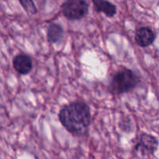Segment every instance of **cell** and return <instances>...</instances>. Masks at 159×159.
<instances>
[{"instance_id":"obj_1","label":"cell","mask_w":159,"mask_h":159,"mask_svg":"<svg viewBox=\"0 0 159 159\" xmlns=\"http://www.w3.org/2000/svg\"><path fill=\"white\" fill-rule=\"evenodd\" d=\"M58 118L62 126L72 135H85L91 124L89 106L85 101H72L61 109Z\"/></svg>"},{"instance_id":"obj_2","label":"cell","mask_w":159,"mask_h":159,"mask_svg":"<svg viewBox=\"0 0 159 159\" xmlns=\"http://www.w3.org/2000/svg\"><path fill=\"white\" fill-rule=\"evenodd\" d=\"M139 83L140 78L134 72L122 67L113 75L109 87L112 94L120 95L133 90Z\"/></svg>"},{"instance_id":"obj_3","label":"cell","mask_w":159,"mask_h":159,"mask_svg":"<svg viewBox=\"0 0 159 159\" xmlns=\"http://www.w3.org/2000/svg\"><path fill=\"white\" fill-rule=\"evenodd\" d=\"M89 5L85 0H65L61 6L64 17L68 20H79L89 12Z\"/></svg>"},{"instance_id":"obj_4","label":"cell","mask_w":159,"mask_h":159,"mask_svg":"<svg viewBox=\"0 0 159 159\" xmlns=\"http://www.w3.org/2000/svg\"><path fill=\"white\" fill-rule=\"evenodd\" d=\"M158 146V140L156 137L151 134L143 132L135 145V150L141 152L143 155H150L156 151Z\"/></svg>"},{"instance_id":"obj_5","label":"cell","mask_w":159,"mask_h":159,"mask_svg":"<svg viewBox=\"0 0 159 159\" xmlns=\"http://www.w3.org/2000/svg\"><path fill=\"white\" fill-rule=\"evenodd\" d=\"M155 32L148 26H141L135 32L134 40L137 45L141 48H147L153 44L155 40Z\"/></svg>"},{"instance_id":"obj_6","label":"cell","mask_w":159,"mask_h":159,"mask_svg":"<svg viewBox=\"0 0 159 159\" xmlns=\"http://www.w3.org/2000/svg\"><path fill=\"white\" fill-rule=\"evenodd\" d=\"M13 68L19 74L26 75L32 70L33 61L28 55L18 54L12 59Z\"/></svg>"},{"instance_id":"obj_7","label":"cell","mask_w":159,"mask_h":159,"mask_svg":"<svg viewBox=\"0 0 159 159\" xmlns=\"http://www.w3.org/2000/svg\"><path fill=\"white\" fill-rule=\"evenodd\" d=\"M97 12H102L108 17H113L116 14V6L108 0H92Z\"/></svg>"},{"instance_id":"obj_8","label":"cell","mask_w":159,"mask_h":159,"mask_svg":"<svg viewBox=\"0 0 159 159\" xmlns=\"http://www.w3.org/2000/svg\"><path fill=\"white\" fill-rule=\"evenodd\" d=\"M64 30L61 26L57 23H51L48 26L47 37L50 43L55 44L61 41L64 37Z\"/></svg>"},{"instance_id":"obj_9","label":"cell","mask_w":159,"mask_h":159,"mask_svg":"<svg viewBox=\"0 0 159 159\" xmlns=\"http://www.w3.org/2000/svg\"><path fill=\"white\" fill-rule=\"evenodd\" d=\"M19 2L23 9L30 15H34L37 12V9L33 0H19Z\"/></svg>"}]
</instances>
